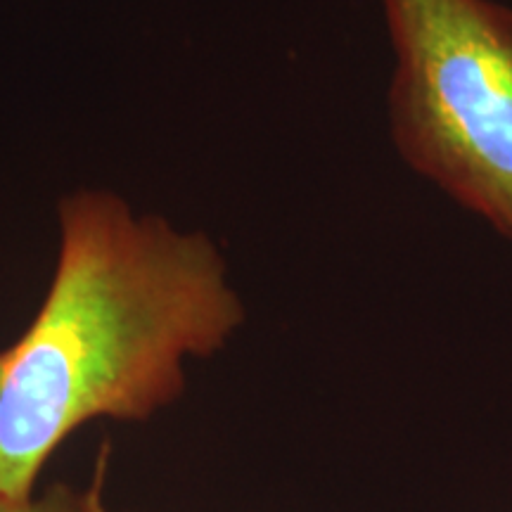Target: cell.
I'll return each instance as SVG.
<instances>
[{
  "label": "cell",
  "instance_id": "cell-2",
  "mask_svg": "<svg viewBox=\"0 0 512 512\" xmlns=\"http://www.w3.org/2000/svg\"><path fill=\"white\" fill-rule=\"evenodd\" d=\"M382 10L396 60V150L512 242V8L496 0H382Z\"/></svg>",
  "mask_w": 512,
  "mask_h": 512
},
{
  "label": "cell",
  "instance_id": "cell-3",
  "mask_svg": "<svg viewBox=\"0 0 512 512\" xmlns=\"http://www.w3.org/2000/svg\"><path fill=\"white\" fill-rule=\"evenodd\" d=\"M105 458H100L98 475L88 486H74L67 482L50 484L46 489H38L29 498H0V512H105Z\"/></svg>",
  "mask_w": 512,
  "mask_h": 512
},
{
  "label": "cell",
  "instance_id": "cell-4",
  "mask_svg": "<svg viewBox=\"0 0 512 512\" xmlns=\"http://www.w3.org/2000/svg\"><path fill=\"white\" fill-rule=\"evenodd\" d=\"M105 512H112V510H110V508H105Z\"/></svg>",
  "mask_w": 512,
  "mask_h": 512
},
{
  "label": "cell",
  "instance_id": "cell-1",
  "mask_svg": "<svg viewBox=\"0 0 512 512\" xmlns=\"http://www.w3.org/2000/svg\"><path fill=\"white\" fill-rule=\"evenodd\" d=\"M60 256L29 328L0 349V498H29L88 422H145L245 323L228 266L202 233L136 216L102 190L60 202Z\"/></svg>",
  "mask_w": 512,
  "mask_h": 512
}]
</instances>
